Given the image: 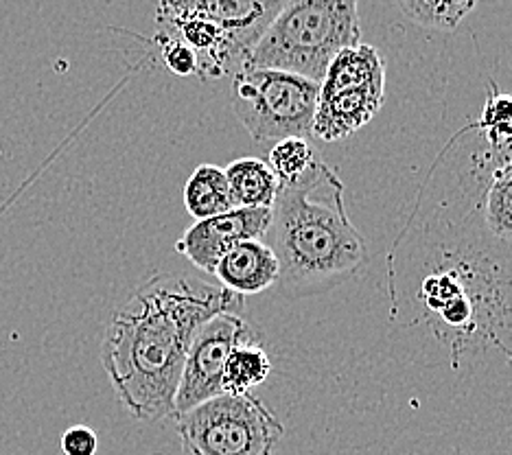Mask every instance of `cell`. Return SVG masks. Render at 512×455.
I'll return each instance as SVG.
<instances>
[{
  "mask_svg": "<svg viewBox=\"0 0 512 455\" xmlns=\"http://www.w3.org/2000/svg\"><path fill=\"white\" fill-rule=\"evenodd\" d=\"M243 311V298L221 285H193L160 274L114 311L101 364L121 405L136 420L173 418L182 368L195 333L217 313Z\"/></svg>",
  "mask_w": 512,
  "mask_h": 455,
  "instance_id": "1",
  "label": "cell"
},
{
  "mask_svg": "<svg viewBox=\"0 0 512 455\" xmlns=\"http://www.w3.org/2000/svg\"><path fill=\"white\" fill-rule=\"evenodd\" d=\"M270 237L281 272L278 283L296 296L331 291L362 272L368 245L344 206V186L320 158L278 189Z\"/></svg>",
  "mask_w": 512,
  "mask_h": 455,
  "instance_id": "2",
  "label": "cell"
},
{
  "mask_svg": "<svg viewBox=\"0 0 512 455\" xmlns=\"http://www.w3.org/2000/svg\"><path fill=\"white\" fill-rule=\"evenodd\" d=\"M362 42L359 0H289L254 46L248 64L322 81L333 57Z\"/></svg>",
  "mask_w": 512,
  "mask_h": 455,
  "instance_id": "3",
  "label": "cell"
},
{
  "mask_svg": "<svg viewBox=\"0 0 512 455\" xmlns=\"http://www.w3.org/2000/svg\"><path fill=\"white\" fill-rule=\"evenodd\" d=\"M318 97V81L289 70L241 66L232 73V112L256 143L309 138Z\"/></svg>",
  "mask_w": 512,
  "mask_h": 455,
  "instance_id": "4",
  "label": "cell"
},
{
  "mask_svg": "<svg viewBox=\"0 0 512 455\" xmlns=\"http://www.w3.org/2000/svg\"><path fill=\"white\" fill-rule=\"evenodd\" d=\"M186 455H274L285 427L252 394H219L176 416Z\"/></svg>",
  "mask_w": 512,
  "mask_h": 455,
  "instance_id": "5",
  "label": "cell"
},
{
  "mask_svg": "<svg viewBox=\"0 0 512 455\" xmlns=\"http://www.w3.org/2000/svg\"><path fill=\"white\" fill-rule=\"evenodd\" d=\"M386 97V60L372 44L357 42L337 53L320 81L311 136L327 143L362 130Z\"/></svg>",
  "mask_w": 512,
  "mask_h": 455,
  "instance_id": "6",
  "label": "cell"
},
{
  "mask_svg": "<svg viewBox=\"0 0 512 455\" xmlns=\"http://www.w3.org/2000/svg\"><path fill=\"white\" fill-rule=\"evenodd\" d=\"M256 340H259V335L252 331V326L239 313L224 311L204 322L200 331L195 333L189 355H186L184 361L173 418L189 412L195 405L213 399V396L224 394L221 375H224L230 350L239 344Z\"/></svg>",
  "mask_w": 512,
  "mask_h": 455,
  "instance_id": "7",
  "label": "cell"
},
{
  "mask_svg": "<svg viewBox=\"0 0 512 455\" xmlns=\"http://www.w3.org/2000/svg\"><path fill=\"white\" fill-rule=\"evenodd\" d=\"M272 226V208H232L200 219L178 239L176 250L197 270L213 274L221 256L248 239H265Z\"/></svg>",
  "mask_w": 512,
  "mask_h": 455,
  "instance_id": "8",
  "label": "cell"
},
{
  "mask_svg": "<svg viewBox=\"0 0 512 455\" xmlns=\"http://www.w3.org/2000/svg\"><path fill=\"white\" fill-rule=\"evenodd\" d=\"M156 18H169L182 11H197L224 31L235 42L241 55L248 57L274 18L281 14L283 0H154Z\"/></svg>",
  "mask_w": 512,
  "mask_h": 455,
  "instance_id": "9",
  "label": "cell"
},
{
  "mask_svg": "<svg viewBox=\"0 0 512 455\" xmlns=\"http://www.w3.org/2000/svg\"><path fill=\"white\" fill-rule=\"evenodd\" d=\"M278 272H281V265L270 243L248 239L221 256L213 276L217 278V285L246 298L274 287L278 283Z\"/></svg>",
  "mask_w": 512,
  "mask_h": 455,
  "instance_id": "10",
  "label": "cell"
},
{
  "mask_svg": "<svg viewBox=\"0 0 512 455\" xmlns=\"http://www.w3.org/2000/svg\"><path fill=\"white\" fill-rule=\"evenodd\" d=\"M491 154L497 162L477 206L482 210V224L488 235L512 243V149L491 151Z\"/></svg>",
  "mask_w": 512,
  "mask_h": 455,
  "instance_id": "11",
  "label": "cell"
},
{
  "mask_svg": "<svg viewBox=\"0 0 512 455\" xmlns=\"http://www.w3.org/2000/svg\"><path fill=\"white\" fill-rule=\"evenodd\" d=\"M235 208H272L281 182L265 160L239 158L224 169Z\"/></svg>",
  "mask_w": 512,
  "mask_h": 455,
  "instance_id": "12",
  "label": "cell"
},
{
  "mask_svg": "<svg viewBox=\"0 0 512 455\" xmlns=\"http://www.w3.org/2000/svg\"><path fill=\"white\" fill-rule=\"evenodd\" d=\"M184 206L195 221L228 213L235 208L224 169L215 165L197 167L184 186Z\"/></svg>",
  "mask_w": 512,
  "mask_h": 455,
  "instance_id": "13",
  "label": "cell"
},
{
  "mask_svg": "<svg viewBox=\"0 0 512 455\" xmlns=\"http://www.w3.org/2000/svg\"><path fill=\"white\" fill-rule=\"evenodd\" d=\"M270 372L272 361L259 340L239 344L230 350L226 359L221 388H224V394H250L252 388L270 377Z\"/></svg>",
  "mask_w": 512,
  "mask_h": 455,
  "instance_id": "14",
  "label": "cell"
},
{
  "mask_svg": "<svg viewBox=\"0 0 512 455\" xmlns=\"http://www.w3.org/2000/svg\"><path fill=\"white\" fill-rule=\"evenodd\" d=\"M412 22L436 31H453L480 0H394Z\"/></svg>",
  "mask_w": 512,
  "mask_h": 455,
  "instance_id": "15",
  "label": "cell"
},
{
  "mask_svg": "<svg viewBox=\"0 0 512 455\" xmlns=\"http://www.w3.org/2000/svg\"><path fill=\"white\" fill-rule=\"evenodd\" d=\"M318 160L316 151H313L311 143L307 138L292 136L276 140V145L267 154V165L274 171L278 182H294L302 178L311 167L313 162Z\"/></svg>",
  "mask_w": 512,
  "mask_h": 455,
  "instance_id": "16",
  "label": "cell"
},
{
  "mask_svg": "<svg viewBox=\"0 0 512 455\" xmlns=\"http://www.w3.org/2000/svg\"><path fill=\"white\" fill-rule=\"evenodd\" d=\"M477 127H480L491 151L512 149V95L495 88L488 90L482 119Z\"/></svg>",
  "mask_w": 512,
  "mask_h": 455,
  "instance_id": "17",
  "label": "cell"
},
{
  "mask_svg": "<svg viewBox=\"0 0 512 455\" xmlns=\"http://www.w3.org/2000/svg\"><path fill=\"white\" fill-rule=\"evenodd\" d=\"M154 42L158 44V49L162 51V60H165L167 68L173 75H180V77L197 75V60L189 46H184L182 42L173 40V38H169V35H162V33L156 35Z\"/></svg>",
  "mask_w": 512,
  "mask_h": 455,
  "instance_id": "18",
  "label": "cell"
},
{
  "mask_svg": "<svg viewBox=\"0 0 512 455\" xmlns=\"http://www.w3.org/2000/svg\"><path fill=\"white\" fill-rule=\"evenodd\" d=\"M99 449V438L86 425H75L64 431L62 451L64 455H95Z\"/></svg>",
  "mask_w": 512,
  "mask_h": 455,
  "instance_id": "19",
  "label": "cell"
},
{
  "mask_svg": "<svg viewBox=\"0 0 512 455\" xmlns=\"http://www.w3.org/2000/svg\"><path fill=\"white\" fill-rule=\"evenodd\" d=\"M283 3H289V0H283Z\"/></svg>",
  "mask_w": 512,
  "mask_h": 455,
  "instance_id": "20",
  "label": "cell"
}]
</instances>
